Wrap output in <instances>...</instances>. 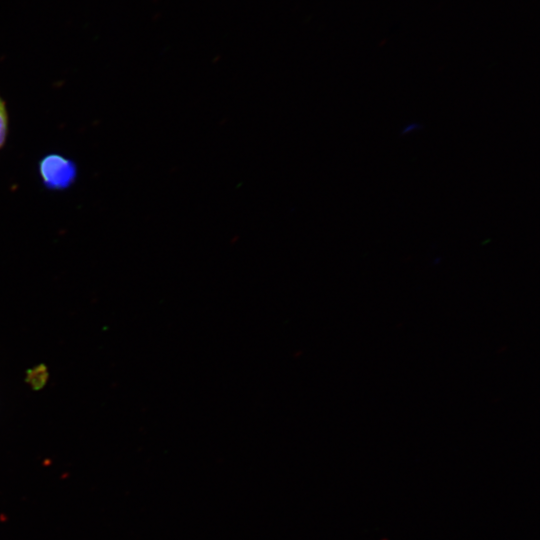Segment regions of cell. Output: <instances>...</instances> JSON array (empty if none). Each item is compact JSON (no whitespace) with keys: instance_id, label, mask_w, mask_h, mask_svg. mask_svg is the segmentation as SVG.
<instances>
[{"instance_id":"cell-1","label":"cell","mask_w":540,"mask_h":540,"mask_svg":"<svg viewBox=\"0 0 540 540\" xmlns=\"http://www.w3.org/2000/svg\"><path fill=\"white\" fill-rule=\"evenodd\" d=\"M38 173L46 189L63 191L77 180L78 168L71 158L59 153H50L40 159Z\"/></svg>"},{"instance_id":"cell-2","label":"cell","mask_w":540,"mask_h":540,"mask_svg":"<svg viewBox=\"0 0 540 540\" xmlns=\"http://www.w3.org/2000/svg\"><path fill=\"white\" fill-rule=\"evenodd\" d=\"M8 135V112L5 101L0 96V149L5 145Z\"/></svg>"}]
</instances>
